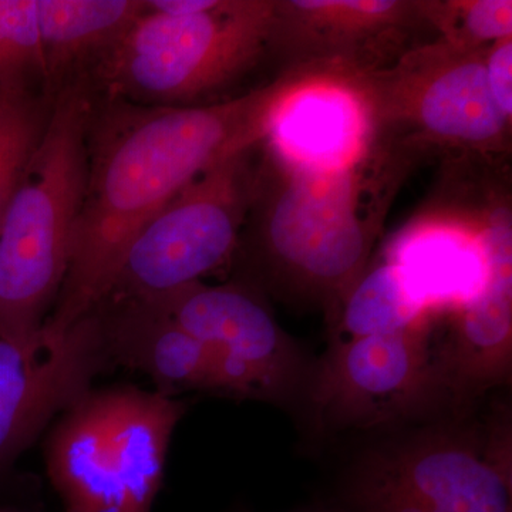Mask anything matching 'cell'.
Instances as JSON below:
<instances>
[{"instance_id":"9c48e42d","label":"cell","mask_w":512,"mask_h":512,"mask_svg":"<svg viewBox=\"0 0 512 512\" xmlns=\"http://www.w3.org/2000/svg\"><path fill=\"white\" fill-rule=\"evenodd\" d=\"M148 303L207 349L222 396L306 412L316 362L279 326L254 288L198 281Z\"/></svg>"},{"instance_id":"603a6c76","label":"cell","mask_w":512,"mask_h":512,"mask_svg":"<svg viewBox=\"0 0 512 512\" xmlns=\"http://www.w3.org/2000/svg\"><path fill=\"white\" fill-rule=\"evenodd\" d=\"M220 0H148L146 9L160 15L194 16L214 9Z\"/></svg>"},{"instance_id":"7a4b0ae2","label":"cell","mask_w":512,"mask_h":512,"mask_svg":"<svg viewBox=\"0 0 512 512\" xmlns=\"http://www.w3.org/2000/svg\"><path fill=\"white\" fill-rule=\"evenodd\" d=\"M392 156L375 147L353 167L311 171L266 150L248 215L252 255L269 284L332 315L370 265L396 188Z\"/></svg>"},{"instance_id":"ffe728a7","label":"cell","mask_w":512,"mask_h":512,"mask_svg":"<svg viewBox=\"0 0 512 512\" xmlns=\"http://www.w3.org/2000/svg\"><path fill=\"white\" fill-rule=\"evenodd\" d=\"M420 13L457 49L476 52L512 37L511 0L420 2Z\"/></svg>"},{"instance_id":"5b68a950","label":"cell","mask_w":512,"mask_h":512,"mask_svg":"<svg viewBox=\"0 0 512 512\" xmlns=\"http://www.w3.org/2000/svg\"><path fill=\"white\" fill-rule=\"evenodd\" d=\"M348 512H512L507 406L487 421H454L372 448L350 471Z\"/></svg>"},{"instance_id":"ba28073f","label":"cell","mask_w":512,"mask_h":512,"mask_svg":"<svg viewBox=\"0 0 512 512\" xmlns=\"http://www.w3.org/2000/svg\"><path fill=\"white\" fill-rule=\"evenodd\" d=\"M252 151L215 164L147 222L128 247L109 298L156 301L231 258L251 207Z\"/></svg>"},{"instance_id":"ac0fdd59","label":"cell","mask_w":512,"mask_h":512,"mask_svg":"<svg viewBox=\"0 0 512 512\" xmlns=\"http://www.w3.org/2000/svg\"><path fill=\"white\" fill-rule=\"evenodd\" d=\"M329 320L330 345H342L439 319L427 311L400 269L383 258L370 262Z\"/></svg>"},{"instance_id":"277c9868","label":"cell","mask_w":512,"mask_h":512,"mask_svg":"<svg viewBox=\"0 0 512 512\" xmlns=\"http://www.w3.org/2000/svg\"><path fill=\"white\" fill-rule=\"evenodd\" d=\"M187 404L137 387L90 392L62 414L46 450L66 512H151Z\"/></svg>"},{"instance_id":"7c38bea8","label":"cell","mask_w":512,"mask_h":512,"mask_svg":"<svg viewBox=\"0 0 512 512\" xmlns=\"http://www.w3.org/2000/svg\"><path fill=\"white\" fill-rule=\"evenodd\" d=\"M473 221L487 256V282L473 301L448 315L450 330L437 339L441 377L458 416L510 382L512 370V222L505 195L487 198Z\"/></svg>"},{"instance_id":"44dd1931","label":"cell","mask_w":512,"mask_h":512,"mask_svg":"<svg viewBox=\"0 0 512 512\" xmlns=\"http://www.w3.org/2000/svg\"><path fill=\"white\" fill-rule=\"evenodd\" d=\"M33 79L47 82L36 0H0V93H29Z\"/></svg>"},{"instance_id":"3957f363","label":"cell","mask_w":512,"mask_h":512,"mask_svg":"<svg viewBox=\"0 0 512 512\" xmlns=\"http://www.w3.org/2000/svg\"><path fill=\"white\" fill-rule=\"evenodd\" d=\"M94 101L84 80L59 90L0 227V338L45 325L69 268L89 167Z\"/></svg>"},{"instance_id":"8992f818","label":"cell","mask_w":512,"mask_h":512,"mask_svg":"<svg viewBox=\"0 0 512 512\" xmlns=\"http://www.w3.org/2000/svg\"><path fill=\"white\" fill-rule=\"evenodd\" d=\"M146 3V2H144ZM276 0H220L194 16L144 10L96 60L111 99L167 104L214 92L271 46Z\"/></svg>"},{"instance_id":"8fae6325","label":"cell","mask_w":512,"mask_h":512,"mask_svg":"<svg viewBox=\"0 0 512 512\" xmlns=\"http://www.w3.org/2000/svg\"><path fill=\"white\" fill-rule=\"evenodd\" d=\"M111 363L99 309L64 332L43 325L26 338H0V463L92 392Z\"/></svg>"},{"instance_id":"9a60e30c","label":"cell","mask_w":512,"mask_h":512,"mask_svg":"<svg viewBox=\"0 0 512 512\" xmlns=\"http://www.w3.org/2000/svg\"><path fill=\"white\" fill-rule=\"evenodd\" d=\"M111 362L154 380L157 392L220 394L210 353L153 303L107 298L99 306Z\"/></svg>"},{"instance_id":"30bf717a","label":"cell","mask_w":512,"mask_h":512,"mask_svg":"<svg viewBox=\"0 0 512 512\" xmlns=\"http://www.w3.org/2000/svg\"><path fill=\"white\" fill-rule=\"evenodd\" d=\"M436 322L330 345L316 362L306 413L319 427L375 429L450 407Z\"/></svg>"},{"instance_id":"4fadbf2b","label":"cell","mask_w":512,"mask_h":512,"mask_svg":"<svg viewBox=\"0 0 512 512\" xmlns=\"http://www.w3.org/2000/svg\"><path fill=\"white\" fill-rule=\"evenodd\" d=\"M269 123L266 150L301 170L336 171L375 150L372 116L352 73L303 69Z\"/></svg>"},{"instance_id":"2e32d148","label":"cell","mask_w":512,"mask_h":512,"mask_svg":"<svg viewBox=\"0 0 512 512\" xmlns=\"http://www.w3.org/2000/svg\"><path fill=\"white\" fill-rule=\"evenodd\" d=\"M384 258L400 269L437 319L473 301L488 278L483 244L468 218L444 217L412 225L390 245Z\"/></svg>"},{"instance_id":"cb8c5ba5","label":"cell","mask_w":512,"mask_h":512,"mask_svg":"<svg viewBox=\"0 0 512 512\" xmlns=\"http://www.w3.org/2000/svg\"><path fill=\"white\" fill-rule=\"evenodd\" d=\"M303 512H336V511H323V510H318V511H303Z\"/></svg>"},{"instance_id":"52a82bcc","label":"cell","mask_w":512,"mask_h":512,"mask_svg":"<svg viewBox=\"0 0 512 512\" xmlns=\"http://www.w3.org/2000/svg\"><path fill=\"white\" fill-rule=\"evenodd\" d=\"M484 50H461L444 40L404 53L393 66L350 72L365 97L375 130L404 147L461 154H500L510 146L511 120L488 87Z\"/></svg>"},{"instance_id":"7402d4cb","label":"cell","mask_w":512,"mask_h":512,"mask_svg":"<svg viewBox=\"0 0 512 512\" xmlns=\"http://www.w3.org/2000/svg\"><path fill=\"white\" fill-rule=\"evenodd\" d=\"M488 87L498 109L512 119V37L488 46L484 53Z\"/></svg>"},{"instance_id":"6da1fadb","label":"cell","mask_w":512,"mask_h":512,"mask_svg":"<svg viewBox=\"0 0 512 512\" xmlns=\"http://www.w3.org/2000/svg\"><path fill=\"white\" fill-rule=\"evenodd\" d=\"M301 70L210 106L111 99L89 130V167L69 268L45 325L72 328L109 298L133 239L215 164L264 143L275 107Z\"/></svg>"},{"instance_id":"e0dca14e","label":"cell","mask_w":512,"mask_h":512,"mask_svg":"<svg viewBox=\"0 0 512 512\" xmlns=\"http://www.w3.org/2000/svg\"><path fill=\"white\" fill-rule=\"evenodd\" d=\"M47 83H60L74 67L110 49L146 3L138 0H36Z\"/></svg>"},{"instance_id":"5bb4252c","label":"cell","mask_w":512,"mask_h":512,"mask_svg":"<svg viewBox=\"0 0 512 512\" xmlns=\"http://www.w3.org/2000/svg\"><path fill=\"white\" fill-rule=\"evenodd\" d=\"M416 20L420 2L276 0L271 45L298 59V67L359 72L357 52Z\"/></svg>"},{"instance_id":"d6986e66","label":"cell","mask_w":512,"mask_h":512,"mask_svg":"<svg viewBox=\"0 0 512 512\" xmlns=\"http://www.w3.org/2000/svg\"><path fill=\"white\" fill-rule=\"evenodd\" d=\"M49 114L46 116L43 104L29 93H0V227L42 140Z\"/></svg>"}]
</instances>
